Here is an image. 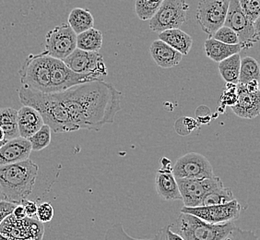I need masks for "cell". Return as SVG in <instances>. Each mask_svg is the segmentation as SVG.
<instances>
[{
    "label": "cell",
    "mask_w": 260,
    "mask_h": 240,
    "mask_svg": "<svg viewBox=\"0 0 260 240\" xmlns=\"http://www.w3.org/2000/svg\"><path fill=\"white\" fill-rule=\"evenodd\" d=\"M160 240H185L182 236L177 235L171 229L170 225L165 227L160 231Z\"/></svg>",
    "instance_id": "obj_38"
},
{
    "label": "cell",
    "mask_w": 260,
    "mask_h": 240,
    "mask_svg": "<svg viewBox=\"0 0 260 240\" xmlns=\"http://www.w3.org/2000/svg\"><path fill=\"white\" fill-rule=\"evenodd\" d=\"M39 166L30 158L20 163L0 166V190L4 200L21 204L31 194Z\"/></svg>",
    "instance_id": "obj_3"
},
{
    "label": "cell",
    "mask_w": 260,
    "mask_h": 240,
    "mask_svg": "<svg viewBox=\"0 0 260 240\" xmlns=\"http://www.w3.org/2000/svg\"><path fill=\"white\" fill-rule=\"evenodd\" d=\"M224 25L230 27L237 34L243 49L250 48L260 39L255 34L254 22L245 15L239 0H230Z\"/></svg>",
    "instance_id": "obj_10"
},
{
    "label": "cell",
    "mask_w": 260,
    "mask_h": 240,
    "mask_svg": "<svg viewBox=\"0 0 260 240\" xmlns=\"http://www.w3.org/2000/svg\"><path fill=\"white\" fill-rule=\"evenodd\" d=\"M150 52L152 59L162 69H171L179 65L183 58L180 52L175 50V48L160 39L152 42Z\"/></svg>",
    "instance_id": "obj_19"
},
{
    "label": "cell",
    "mask_w": 260,
    "mask_h": 240,
    "mask_svg": "<svg viewBox=\"0 0 260 240\" xmlns=\"http://www.w3.org/2000/svg\"><path fill=\"white\" fill-rule=\"evenodd\" d=\"M2 200H4V197H3V194H2L1 190H0V201H2Z\"/></svg>",
    "instance_id": "obj_43"
},
{
    "label": "cell",
    "mask_w": 260,
    "mask_h": 240,
    "mask_svg": "<svg viewBox=\"0 0 260 240\" xmlns=\"http://www.w3.org/2000/svg\"><path fill=\"white\" fill-rule=\"evenodd\" d=\"M21 205L23 206L25 209L27 217H30V218L36 217V213L38 209V205L36 204V202L32 200H25L21 203Z\"/></svg>",
    "instance_id": "obj_37"
},
{
    "label": "cell",
    "mask_w": 260,
    "mask_h": 240,
    "mask_svg": "<svg viewBox=\"0 0 260 240\" xmlns=\"http://www.w3.org/2000/svg\"><path fill=\"white\" fill-rule=\"evenodd\" d=\"M7 141V140H2V141H0V148L2 147V146L4 145L5 144V142Z\"/></svg>",
    "instance_id": "obj_44"
},
{
    "label": "cell",
    "mask_w": 260,
    "mask_h": 240,
    "mask_svg": "<svg viewBox=\"0 0 260 240\" xmlns=\"http://www.w3.org/2000/svg\"><path fill=\"white\" fill-rule=\"evenodd\" d=\"M77 48V34L68 23L56 26L45 35V55L64 60Z\"/></svg>",
    "instance_id": "obj_8"
},
{
    "label": "cell",
    "mask_w": 260,
    "mask_h": 240,
    "mask_svg": "<svg viewBox=\"0 0 260 240\" xmlns=\"http://www.w3.org/2000/svg\"><path fill=\"white\" fill-rule=\"evenodd\" d=\"M98 80L87 74H80L70 70L63 60L52 57L51 93H60L79 84Z\"/></svg>",
    "instance_id": "obj_15"
},
{
    "label": "cell",
    "mask_w": 260,
    "mask_h": 240,
    "mask_svg": "<svg viewBox=\"0 0 260 240\" xmlns=\"http://www.w3.org/2000/svg\"><path fill=\"white\" fill-rule=\"evenodd\" d=\"M242 46L239 45H227L216 40L213 37H210L204 43L205 54L210 59L220 63L235 54H239L242 50Z\"/></svg>",
    "instance_id": "obj_21"
},
{
    "label": "cell",
    "mask_w": 260,
    "mask_h": 240,
    "mask_svg": "<svg viewBox=\"0 0 260 240\" xmlns=\"http://www.w3.org/2000/svg\"><path fill=\"white\" fill-rule=\"evenodd\" d=\"M237 99H238L237 84L226 83L225 90L223 92L222 97H221V103L226 105L233 106L236 104Z\"/></svg>",
    "instance_id": "obj_34"
},
{
    "label": "cell",
    "mask_w": 260,
    "mask_h": 240,
    "mask_svg": "<svg viewBox=\"0 0 260 240\" xmlns=\"http://www.w3.org/2000/svg\"><path fill=\"white\" fill-rule=\"evenodd\" d=\"M171 229L185 240H224L235 225L233 222L210 224L195 215L181 213Z\"/></svg>",
    "instance_id": "obj_4"
},
{
    "label": "cell",
    "mask_w": 260,
    "mask_h": 240,
    "mask_svg": "<svg viewBox=\"0 0 260 240\" xmlns=\"http://www.w3.org/2000/svg\"><path fill=\"white\" fill-rule=\"evenodd\" d=\"M52 57L43 52L30 55L19 70L20 82L23 86L42 93H51Z\"/></svg>",
    "instance_id": "obj_5"
},
{
    "label": "cell",
    "mask_w": 260,
    "mask_h": 240,
    "mask_svg": "<svg viewBox=\"0 0 260 240\" xmlns=\"http://www.w3.org/2000/svg\"><path fill=\"white\" fill-rule=\"evenodd\" d=\"M235 200L233 191L224 185L210 190V192L204 197L201 206L218 205L225 204L232 200Z\"/></svg>",
    "instance_id": "obj_28"
},
{
    "label": "cell",
    "mask_w": 260,
    "mask_h": 240,
    "mask_svg": "<svg viewBox=\"0 0 260 240\" xmlns=\"http://www.w3.org/2000/svg\"><path fill=\"white\" fill-rule=\"evenodd\" d=\"M224 240H259V238L253 231L243 230L235 226Z\"/></svg>",
    "instance_id": "obj_35"
},
{
    "label": "cell",
    "mask_w": 260,
    "mask_h": 240,
    "mask_svg": "<svg viewBox=\"0 0 260 240\" xmlns=\"http://www.w3.org/2000/svg\"><path fill=\"white\" fill-rule=\"evenodd\" d=\"M79 129L100 130L115 122L122 94L104 80H94L57 93Z\"/></svg>",
    "instance_id": "obj_1"
},
{
    "label": "cell",
    "mask_w": 260,
    "mask_h": 240,
    "mask_svg": "<svg viewBox=\"0 0 260 240\" xmlns=\"http://www.w3.org/2000/svg\"><path fill=\"white\" fill-rule=\"evenodd\" d=\"M237 95L236 104L231 106L235 115L245 119H253L260 115V90L251 93L243 84L238 83Z\"/></svg>",
    "instance_id": "obj_17"
},
{
    "label": "cell",
    "mask_w": 260,
    "mask_h": 240,
    "mask_svg": "<svg viewBox=\"0 0 260 240\" xmlns=\"http://www.w3.org/2000/svg\"><path fill=\"white\" fill-rule=\"evenodd\" d=\"M211 37H213L216 40L220 41L221 43L227 44V45H239L240 44V40H239V37L237 34L228 26L223 25L222 27H220V29L217 31Z\"/></svg>",
    "instance_id": "obj_31"
},
{
    "label": "cell",
    "mask_w": 260,
    "mask_h": 240,
    "mask_svg": "<svg viewBox=\"0 0 260 240\" xmlns=\"http://www.w3.org/2000/svg\"><path fill=\"white\" fill-rule=\"evenodd\" d=\"M241 55L235 54L219 63V71L226 83L238 84L240 77Z\"/></svg>",
    "instance_id": "obj_24"
},
{
    "label": "cell",
    "mask_w": 260,
    "mask_h": 240,
    "mask_svg": "<svg viewBox=\"0 0 260 240\" xmlns=\"http://www.w3.org/2000/svg\"><path fill=\"white\" fill-rule=\"evenodd\" d=\"M182 200L186 207L201 206L202 200L210 190L223 186L219 176H211L206 178H178Z\"/></svg>",
    "instance_id": "obj_11"
},
{
    "label": "cell",
    "mask_w": 260,
    "mask_h": 240,
    "mask_svg": "<svg viewBox=\"0 0 260 240\" xmlns=\"http://www.w3.org/2000/svg\"><path fill=\"white\" fill-rule=\"evenodd\" d=\"M241 210L242 207L240 203L235 199L225 204L199 207L184 206L181 213L195 215L210 224H224L238 219L240 216Z\"/></svg>",
    "instance_id": "obj_12"
},
{
    "label": "cell",
    "mask_w": 260,
    "mask_h": 240,
    "mask_svg": "<svg viewBox=\"0 0 260 240\" xmlns=\"http://www.w3.org/2000/svg\"><path fill=\"white\" fill-rule=\"evenodd\" d=\"M164 0H136V14L141 20H150L159 10Z\"/></svg>",
    "instance_id": "obj_29"
},
{
    "label": "cell",
    "mask_w": 260,
    "mask_h": 240,
    "mask_svg": "<svg viewBox=\"0 0 260 240\" xmlns=\"http://www.w3.org/2000/svg\"><path fill=\"white\" fill-rule=\"evenodd\" d=\"M254 26H255V34L257 37L260 38V16L254 21Z\"/></svg>",
    "instance_id": "obj_41"
},
{
    "label": "cell",
    "mask_w": 260,
    "mask_h": 240,
    "mask_svg": "<svg viewBox=\"0 0 260 240\" xmlns=\"http://www.w3.org/2000/svg\"><path fill=\"white\" fill-rule=\"evenodd\" d=\"M159 39L180 52L183 55L189 54L193 45V39L190 35L180 29L164 31L159 34Z\"/></svg>",
    "instance_id": "obj_22"
},
{
    "label": "cell",
    "mask_w": 260,
    "mask_h": 240,
    "mask_svg": "<svg viewBox=\"0 0 260 240\" xmlns=\"http://www.w3.org/2000/svg\"><path fill=\"white\" fill-rule=\"evenodd\" d=\"M30 217L17 220L12 214L8 215L0 224V240H31L30 236L41 238L43 229L32 230L42 225Z\"/></svg>",
    "instance_id": "obj_14"
},
{
    "label": "cell",
    "mask_w": 260,
    "mask_h": 240,
    "mask_svg": "<svg viewBox=\"0 0 260 240\" xmlns=\"http://www.w3.org/2000/svg\"><path fill=\"white\" fill-rule=\"evenodd\" d=\"M2 140H5V133H4L3 130L0 128V141H2Z\"/></svg>",
    "instance_id": "obj_42"
},
{
    "label": "cell",
    "mask_w": 260,
    "mask_h": 240,
    "mask_svg": "<svg viewBox=\"0 0 260 240\" xmlns=\"http://www.w3.org/2000/svg\"><path fill=\"white\" fill-rule=\"evenodd\" d=\"M51 139H52V130L49 126L45 124L28 140L30 142L32 151L39 152L49 146L51 143Z\"/></svg>",
    "instance_id": "obj_30"
},
{
    "label": "cell",
    "mask_w": 260,
    "mask_h": 240,
    "mask_svg": "<svg viewBox=\"0 0 260 240\" xmlns=\"http://www.w3.org/2000/svg\"><path fill=\"white\" fill-rule=\"evenodd\" d=\"M15 206V204L10 203V202H8L5 200L0 201V224L2 223V221L4 220L8 215L12 214Z\"/></svg>",
    "instance_id": "obj_36"
},
{
    "label": "cell",
    "mask_w": 260,
    "mask_h": 240,
    "mask_svg": "<svg viewBox=\"0 0 260 240\" xmlns=\"http://www.w3.org/2000/svg\"><path fill=\"white\" fill-rule=\"evenodd\" d=\"M252 80L260 81L259 63L252 56H245L241 59L239 83L245 84Z\"/></svg>",
    "instance_id": "obj_27"
},
{
    "label": "cell",
    "mask_w": 260,
    "mask_h": 240,
    "mask_svg": "<svg viewBox=\"0 0 260 240\" xmlns=\"http://www.w3.org/2000/svg\"><path fill=\"white\" fill-rule=\"evenodd\" d=\"M70 70L80 74H87L103 80L107 76L104 56L99 52H90L76 48L67 58L63 60Z\"/></svg>",
    "instance_id": "obj_9"
},
{
    "label": "cell",
    "mask_w": 260,
    "mask_h": 240,
    "mask_svg": "<svg viewBox=\"0 0 260 240\" xmlns=\"http://www.w3.org/2000/svg\"><path fill=\"white\" fill-rule=\"evenodd\" d=\"M19 98L23 105H29L40 113L45 124L55 133H66L79 130L57 93H42L21 86Z\"/></svg>",
    "instance_id": "obj_2"
},
{
    "label": "cell",
    "mask_w": 260,
    "mask_h": 240,
    "mask_svg": "<svg viewBox=\"0 0 260 240\" xmlns=\"http://www.w3.org/2000/svg\"><path fill=\"white\" fill-rule=\"evenodd\" d=\"M12 215L17 220H23V219H25L26 217H27L25 209L21 204L15 206L14 210L12 212Z\"/></svg>",
    "instance_id": "obj_39"
},
{
    "label": "cell",
    "mask_w": 260,
    "mask_h": 240,
    "mask_svg": "<svg viewBox=\"0 0 260 240\" xmlns=\"http://www.w3.org/2000/svg\"><path fill=\"white\" fill-rule=\"evenodd\" d=\"M229 5L230 0H200L196 20L210 37L224 25Z\"/></svg>",
    "instance_id": "obj_7"
},
{
    "label": "cell",
    "mask_w": 260,
    "mask_h": 240,
    "mask_svg": "<svg viewBox=\"0 0 260 240\" xmlns=\"http://www.w3.org/2000/svg\"><path fill=\"white\" fill-rule=\"evenodd\" d=\"M103 46V34L94 28L77 35V48L90 52H99Z\"/></svg>",
    "instance_id": "obj_26"
},
{
    "label": "cell",
    "mask_w": 260,
    "mask_h": 240,
    "mask_svg": "<svg viewBox=\"0 0 260 240\" xmlns=\"http://www.w3.org/2000/svg\"><path fill=\"white\" fill-rule=\"evenodd\" d=\"M54 214H55V211H54L53 206L51 205V203L44 202L40 205H38L36 218L41 223H48L53 219Z\"/></svg>",
    "instance_id": "obj_33"
},
{
    "label": "cell",
    "mask_w": 260,
    "mask_h": 240,
    "mask_svg": "<svg viewBox=\"0 0 260 240\" xmlns=\"http://www.w3.org/2000/svg\"><path fill=\"white\" fill-rule=\"evenodd\" d=\"M31 151V145L28 139L20 136L7 140L5 144L0 148V166L27 160Z\"/></svg>",
    "instance_id": "obj_18"
},
{
    "label": "cell",
    "mask_w": 260,
    "mask_h": 240,
    "mask_svg": "<svg viewBox=\"0 0 260 240\" xmlns=\"http://www.w3.org/2000/svg\"><path fill=\"white\" fill-rule=\"evenodd\" d=\"M0 128L5 133V140H10L20 137L18 126V110L11 107L0 109Z\"/></svg>",
    "instance_id": "obj_25"
},
{
    "label": "cell",
    "mask_w": 260,
    "mask_h": 240,
    "mask_svg": "<svg viewBox=\"0 0 260 240\" xmlns=\"http://www.w3.org/2000/svg\"><path fill=\"white\" fill-rule=\"evenodd\" d=\"M45 125L38 111L29 105H23L18 110V126L20 137L29 139Z\"/></svg>",
    "instance_id": "obj_20"
},
{
    "label": "cell",
    "mask_w": 260,
    "mask_h": 240,
    "mask_svg": "<svg viewBox=\"0 0 260 240\" xmlns=\"http://www.w3.org/2000/svg\"><path fill=\"white\" fill-rule=\"evenodd\" d=\"M243 85L245 86L246 90L251 92V93H254V92L259 90V81L258 80H252V81H249V82L243 84Z\"/></svg>",
    "instance_id": "obj_40"
},
{
    "label": "cell",
    "mask_w": 260,
    "mask_h": 240,
    "mask_svg": "<svg viewBox=\"0 0 260 240\" xmlns=\"http://www.w3.org/2000/svg\"><path fill=\"white\" fill-rule=\"evenodd\" d=\"M189 5L185 0H164L160 9L150 20V29L161 33L171 29H179L186 20Z\"/></svg>",
    "instance_id": "obj_6"
},
{
    "label": "cell",
    "mask_w": 260,
    "mask_h": 240,
    "mask_svg": "<svg viewBox=\"0 0 260 240\" xmlns=\"http://www.w3.org/2000/svg\"><path fill=\"white\" fill-rule=\"evenodd\" d=\"M68 22L77 35L87 30H90L94 26V18L90 11L82 8H76L69 16Z\"/></svg>",
    "instance_id": "obj_23"
},
{
    "label": "cell",
    "mask_w": 260,
    "mask_h": 240,
    "mask_svg": "<svg viewBox=\"0 0 260 240\" xmlns=\"http://www.w3.org/2000/svg\"><path fill=\"white\" fill-rule=\"evenodd\" d=\"M155 188L158 195L168 201L182 200L177 179L173 173L171 161L167 158L161 159V167L157 171Z\"/></svg>",
    "instance_id": "obj_16"
},
{
    "label": "cell",
    "mask_w": 260,
    "mask_h": 240,
    "mask_svg": "<svg viewBox=\"0 0 260 240\" xmlns=\"http://www.w3.org/2000/svg\"><path fill=\"white\" fill-rule=\"evenodd\" d=\"M241 8L251 21H255L260 16V0H239Z\"/></svg>",
    "instance_id": "obj_32"
},
{
    "label": "cell",
    "mask_w": 260,
    "mask_h": 240,
    "mask_svg": "<svg viewBox=\"0 0 260 240\" xmlns=\"http://www.w3.org/2000/svg\"><path fill=\"white\" fill-rule=\"evenodd\" d=\"M173 173L176 179L206 178L214 175L210 161L198 153H189L178 158L173 166Z\"/></svg>",
    "instance_id": "obj_13"
}]
</instances>
